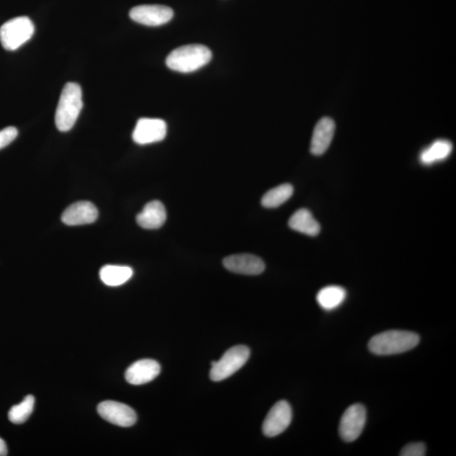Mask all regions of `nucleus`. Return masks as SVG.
<instances>
[{"label":"nucleus","mask_w":456,"mask_h":456,"mask_svg":"<svg viewBox=\"0 0 456 456\" xmlns=\"http://www.w3.org/2000/svg\"><path fill=\"white\" fill-rule=\"evenodd\" d=\"M293 187L291 184L284 183L273 188L262 198L261 204L266 208H276L284 204L292 197Z\"/></svg>","instance_id":"aec40b11"},{"label":"nucleus","mask_w":456,"mask_h":456,"mask_svg":"<svg viewBox=\"0 0 456 456\" xmlns=\"http://www.w3.org/2000/svg\"><path fill=\"white\" fill-rule=\"evenodd\" d=\"M167 123L159 118L139 119L133 132V140L139 145L162 141L167 136Z\"/></svg>","instance_id":"6e6552de"},{"label":"nucleus","mask_w":456,"mask_h":456,"mask_svg":"<svg viewBox=\"0 0 456 456\" xmlns=\"http://www.w3.org/2000/svg\"><path fill=\"white\" fill-rule=\"evenodd\" d=\"M335 130V123L333 118L325 117L317 123L311 141L310 151L313 155L325 153L333 140Z\"/></svg>","instance_id":"4468645a"},{"label":"nucleus","mask_w":456,"mask_h":456,"mask_svg":"<svg viewBox=\"0 0 456 456\" xmlns=\"http://www.w3.org/2000/svg\"><path fill=\"white\" fill-rule=\"evenodd\" d=\"M347 298L345 290L339 285H329L322 288L317 294V302L327 311L335 310L342 305Z\"/></svg>","instance_id":"f3484780"},{"label":"nucleus","mask_w":456,"mask_h":456,"mask_svg":"<svg viewBox=\"0 0 456 456\" xmlns=\"http://www.w3.org/2000/svg\"><path fill=\"white\" fill-rule=\"evenodd\" d=\"M293 411L291 405L285 400H280L273 405L263 422L264 435L273 437L278 436L287 430L291 425Z\"/></svg>","instance_id":"0eeeda50"},{"label":"nucleus","mask_w":456,"mask_h":456,"mask_svg":"<svg viewBox=\"0 0 456 456\" xmlns=\"http://www.w3.org/2000/svg\"><path fill=\"white\" fill-rule=\"evenodd\" d=\"M34 31L35 26L30 18H13L0 27V43L4 49L16 50L31 39Z\"/></svg>","instance_id":"20e7f679"},{"label":"nucleus","mask_w":456,"mask_h":456,"mask_svg":"<svg viewBox=\"0 0 456 456\" xmlns=\"http://www.w3.org/2000/svg\"><path fill=\"white\" fill-rule=\"evenodd\" d=\"M452 143L449 141H436L423 151L420 155L421 163L425 165H431L437 162H440L448 158L452 152Z\"/></svg>","instance_id":"6ab92c4d"},{"label":"nucleus","mask_w":456,"mask_h":456,"mask_svg":"<svg viewBox=\"0 0 456 456\" xmlns=\"http://www.w3.org/2000/svg\"><path fill=\"white\" fill-rule=\"evenodd\" d=\"M427 447L422 442H416L403 447L400 455L402 456H425L426 455Z\"/></svg>","instance_id":"4be33fe9"},{"label":"nucleus","mask_w":456,"mask_h":456,"mask_svg":"<svg viewBox=\"0 0 456 456\" xmlns=\"http://www.w3.org/2000/svg\"><path fill=\"white\" fill-rule=\"evenodd\" d=\"M288 225L295 231L308 236H317L320 232V223L307 209L297 211L290 218Z\"/></svg>","instance_id":"dca6fc26"},{"label":"nucleus","mask_w":456,"mask_h":456,"mask_svg":"<svg viewBox=\"0 0 456 456\" xmlns=\"http://www.w3.org/2000/svg\"><path fill=\"white\" fill-rule=\"evenodd\" d=\"M250 356L246 345H236L226 352L218 362L211 363V380L219 382L228 379L245 365Z\"/></svg>","instance_id":"39448f33"},{"label":"nucleus","mask_w":456,"mask_h":456,"mask_svg":"<svg viewBox=\"0 0 456 456\" xmlns=\"http://www.w3.org/2000/svg\"><path fill=\"white\" fill-rule=\"evenodd\" d=\"M211 58H213V54L206 46L191 44L173 50L168 55L166 64L170 70L191 73L206 66Z\"/></svg>","instance_id":"7ed1b4c3"},{"label":"nucleus","mask_w":456,"mask_h":456,"mask_svg":"<svg viewBox=\"0 0 456 456\" xmlns=\"http://www.w3.org/2000/svg\"><path fill=\"white\" fill-rule=\"evenodd\" d=\"M223 265L231 273L248 275H260L265 269L264 261L260 258L248 253L225 258Z\"/></svg>","instance_id":"9b49d317"},{"label":"nucleus","mask_w":456,"mask_h":456,"mask_svg":"<svg viewBox=\"0 0 456 456\" xmlns=\"http://www.w3.org/2000/svg\"><path fill=\"white\" fill-rule=\"evenodd\" d=\"M98 211L89 201H78L64 211L62 222L67 226H81L96 222Z\"/></svg>","instance_id":"f8f14e48"},{"label":"nucleus","mask_w":456,"mask_h":456,"mask_svg":"<svg viewBox=\"0 0 456 456\" xmlns=\"http://www.w3.org/2000/svg\"><path fill=\"white\" fill-rule=\"evenodd\" d=\"M83 108L82 91L79 84L69 82L59 98L55 123L59 131L67 132L75 126Z\"/></svg>","instance_id":"f03ea898"},{"label":"nucleus","mask_w":456,"mask_h":456,"mask_svg":"<svg viewBox=\"0 0 456 456\" xmlns=\"http://www.w3.org/2000/svg\"><path fill=\"white\" fill-rule=\"evenodd\" d=\"M99 415L110 423L119 427H131L137 421L133 410L126 404L106 400L98 405Z\"/></svg>","instance_id":"1a4fd4ad"},{"label":"nucleus","mask_w":456,"mask_h":456,"mask_svg":"<svg viewBox=\"0 0 456 456\" xmlns=\"http://www.w3.org/2000/svg\"><path fill=\"white\" fill-rule=\"evenodd\" d=\"M35 405L34 396L27 395L20 404L14 405L9 412L8 417L14 425H22L31 415Z\"/></svg>","instance_id":"412c9836"},{"label":"nucleus","mask_w":456,"mask_h":456,"mask_svg":"<svg viewBox=\"0 0 456 456\" xmlns=\"http://www.w3.org/2000/svg\"><path fill=\"white\" fill-rule=\"evenodd\" d=\"M420 343V336L407 330H388L376 335L368 343V349L378 356L407 353Z\"/></svg>","instance_id":"f257e3e1"},{"label":"nucleus","mask_w":456,"mask_h":456,"mask_svg":"<svg viewBox=\"0 0 456 456\" xmlns=\"http://www.w3.org/2000/svg\"><path fill=\"white\" fill-rule=\"evenodd\" d=\"M8 455V449L6 442L0 437V456H6Z\"/></svg>","instance_id":"b1692460"},{"label":"nucleus","mask_w":456,"mask_h":456,"mask_svg":"<svg viewBox=\"0 0 456 456\" xmlns=\"http://www.w3.org/2000/svg\"><path fill=\"white\" fill-rule=\"evenodd\" d=\"M133 270L128 266L105 265L100 270V278L109 287H118L132 278Z\"/></svg>","instance_id":"a211bd4d"},{"label":"nucleus","mask_w":456,"mask_h":456,"mask_svg":"<svg viewBox=\"0 0 456 456\" xmlns=\"http://www.w3.org/2000/svg\"><path fill=\"white\" fill-rule=\"evenodd\" d=\"M167 220V211L162 202L153 201L146 204L136 216V222L142 228L158 229Z\"/></svg>","instance_id":"2eb2a0df"},{"label":"nucleus","mask_w":456,"mask_h":456,"mask_svg":"<svg viewBox=\"0 0 456 456\" xmlns=\"http://www.w3.org/2000/svg\"><path fill=\"white\" fill-rule=\"evenodd\" d=\"M161 372L159 363L152 359H142L133 363L126 372V380L128 384L141 385L156 379Z\"/></svg>","instance_id":"ddd939ff"},{"label":"nucleus","mask_w":456,"mask_h":456,"mask_svg":"<svg viewBox=\"0 0 456 456\" xmlns=\"http://www.w3.org/2000/svg\"><path fill=\"white\" fill-rule=\"evenodd\" d=\"M365 405L354 404L349 407L340 418L339 434L345 442H353L361 435L366 425Z\"/></svg>","instance_id":"423d86ee"},{"label":"nucleus","mask_w":456,"mask_h":456,"mask_svg":"<svg viewBox=\"0 0 456 456\" xmlns=\"http://www.w3.org/2000/svg\"><path fill=\"white\" fill-rule=\"evenodd\" d=\"M18 136L17 128L15 127H7L0 131V150L4 148L16 139Z\"/></svg>","instance_id":"5701e85b"},{"label":"nucleus","mask_w":456,"mask_h":456,"mask_svg":"<svg viewBox=\"0 0 456 456\" xmlns=\"http://www.w3.org/2000/svg\"><path fill=\"white\" fill-rule=\"evenodd\" d=\"M130 16L131 20L141 25L159 26L173 19V11L171 8L158 4L140 6L131 9Z\"/></svg>","instance_id":"9d476101"}]
</instances>
